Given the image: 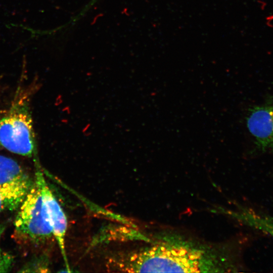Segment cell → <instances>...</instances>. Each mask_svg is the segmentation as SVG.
Wrapping results in <instances>:
<instances>
[{"instance_id": "8fae6325", "label": "cell", "mask_w": 273, "mask_h": 273, "mask_svg": "<svg viewBox=\"0 0 273 273\" xmlns=\"http://www.w3.org/2000/svg\"><path fill=\"white\" fill-rule=\"evenodd\" d=\"M6 228V226L4 224H0V238L3 234Z\"/></svg>"}, {"instance_id": "5b68a950", "label": "cell", "mask_w": 273, "mask_h": 273, "mask_svg": "<svg viewBox=\"0 0 273 273\" xmlns=\"http://www.w3.org/2000/svg\"><path fill=\"white\" fill-rule=\"evenodd\" d=\"M246 124L258 148H273V105L254 106L248 111Z\"/></svg>"}, {"instance_id": "52a82bcc", "label": "cell", "mask_w": 273, "mask_h": 273, "mask_svg": "<svg viewBox=\"0 0 273 273\" xmlns=\"http://www.w3.org/2000/svg\"><path fill=\"white\" fill-rule=\"evenodd\" d=\"M29 190L0 188V214L18 209Z\"/></svg>"}, {"instance_id": "277c9868", "label": "cell", "mask_w": 273, "mask_h": 273, "mask_svg": "<svg viewBox=\"0 0 273 273\" xmlns=\"http://www.w3.org/2000/svg\"><path fill=\"white\" fill-rule=\"evenodd\" d=\"M36 171L34 179L37 183L45 205L53 235L56 241L67 269L69 266L65 249V237L67 230L66 216L59 202L49 188L40 168L38 162H35Z\"/></svg>"}, {"instance_id": "6da1fadb", "label": "cell", "mask_w": 273, "mask_h": 273, "mask_svg": "<svg viewBox=\"0 0 273 273\" xmlns=\"http://www.w3.org/2000/svg\"><path fill=\"white\" fill-rule=\"evenodd\" d=\"M201 261L199 252L160 244L113 255L107 265L108 269L128 272H200Z\"/></svg>"}, {"instance_id": "30bf717a", "label": "cell", "mask_w": 273, "mask_h": 273, "mask_svg": "<svg viewBox=\"0 0 273 273\" xmlns=\"http://www.w3.org/2000/svg\"><path fill=\"white\" fill-rule=\"evenodd\" d=\"M14 263V257L9 253L0 248V272L10 271Z\"/></svg>"}, {"instance_id": "ba28073f", "label": "cell", "mask_w": 273, "mask_h": 273, "mask_svg": "<svg viewBox=\"0 0 273 273\" xmlns=\"http://www.w3.org/2000/svg\"><path fill=\"white\" fill-rule=\"evenodd\" d=\"M241 217L248 224L267 234L273 239L272 217L253 211H246Z\"/></svg>"}, {"instance_id": "7a4b0ae2", "label": "cell", "mask_w": 273, "mask_h": 273, "mask_svg": "<svg viewBox=\"0 0 273 273\" xmlns=\"http://www.w3.org/2000/svg\"><path fill=\"white\" fill-rule=\"evenodd\" d=\"M14 225L13 236L19 244L40 248L55 240L39 188L35 179L18 208Z\"/></svg>"}, {"instance_id": "8992f818", "label": "cell", "mask_w": 273, "mask_h": 273, "mask_svg": "<svg viewBox=\"0 0 273 273\" xmlns=\"http://www.w3.org/2000/svg\"><path fill=\"white\" fill-rule=\"evenodd\" d=\"M34 183L22 167L14 159L0 155V188L29 190Z\"/></svg>"}, {"instance_id": "9c48e42d", "label": "cell", "mask_w": 273, "mask_h": 273, "mask_svg": "<svg viewBox=\"0 0 273 273\" xmlns=\"http://www.w3.org/2000/svg\"><path fill=\"white\" fill-rule=\"evenodd\" d=\"M45 255L36 256L26 264H25L19 271V272H42L48 270V263Z\"/></svg>"}, {"instance_id": "3957f363", "label": "cell", "mask_w": 273, "mask_h": 273, "mask_svg": "<svg viewBox=\"0 0 273 273\" xmlns=\"http://www.w3.org/2000/svg\"><path fill=\"white\" fill-rule=\"evenodd\" d=\"M0 147L23 156L36 154V145L28 99L20 93L0 119Z\"/></svg>"}]
</instances>
